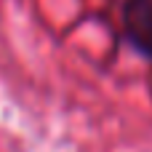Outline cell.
<instances>
[{
    "label": "cell",
    "mask_w": 152,
    "mask_h": 152,
    "mask_svg": "<svg viewBox=\"0 0 152 152\" xmlns=\"http://www.w3.org/2000/svg\"><path fill=\"white\" fill-rule=\"evenodd\" d=\"M120 29L126 43L152 64V0H120Z\"/></svg>",
    "instance_id": "6da1fadb"
}]
</instances>
